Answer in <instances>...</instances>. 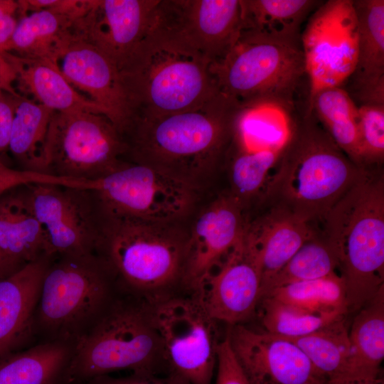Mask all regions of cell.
I'll list each match as a JSON object with an SVG mask.
<instances>
[{
    "label": "cell",
    "instance_id": "2",
    "mask_svg": "<svg viewBox=\"0 0 384 384\" xmlns=\"http://www.w3.org/2000/svg\"><path fill=\"white\" fill-rule=\"evenodd\" d=\"M265 199L309 223L326 215L361 176L366 168L354 164L336 144L306 107L296 119Z\"/></svg>",
    "mask_w": 384,
    "mask_h": 384
},
{
    "label": "cell",
    "instance_id": "7",
    "mask_svg": "<svg viewBox=\"0 0 384 384\" xmlns=\"http://www.w3.org/2000/svg\"><path fill=\"white\" fill-rule=\"evenodd\" d=\"M122 370L135 375L171 373L156 326L154 306L120 289L105 314L78 343L68 368V384Z\"/></svg>",
    "mask_w": 384,
    "mask_h": 384
},
{
    "label": "cell",
    "instance_id": "31",
    "mask_svg": "<svg viewBox=\"0 0 384 384\" xmlns=\"http://www.w3.org/2000/svg\"><path fill=\"white\" fill-rule=\"evenodd\" d=\"M287 339L305 354L324 380L348 376L351 348L346 316L307 335Z\"/></svg>",
    "mask_w": 384,
    "mask_h": 384
},
{
    "label": "cell",
    "instance_id": "27",
    "mask_svg": "<svg viewBox=\"0 0 384 384\" xmlns=\"http://www.w3.org/2000/svg\"><path fill=\"white\" fill-rule=\"evenodd\" d=\"M348 336L351 363L348 376L380 380L384 359V287L356 314Z\"/></svg>",
    "mask_w": 384,
    "mask_h": 384
},
{
    "label": "cell",
    "instance_id": "22",
    "mask_svg": "<svg viewBox=\"0 0 384 384\" xmlns=\"http://www.w3.org/2000/svg\"><path fill=\"white\" fill-rule=\"evenodd\" d=\"M311 225L279 206H273L260 218L247 223L245 233L258 259L262 287L316 235Z\"/></svg>",
    "mask_w": 384,
    "mask_h": 384
},
{
    "label": "cell",
    "instance_id": "12",
    "mask_svg": "<svg viewBox=\"0 0 384 384\" xmlns=\"http://www.w3.org/2000/svg\"><path fill=\"white\" fill-rule=\"evenodd\" d=\"M242 30L241 0H159L150 28L210 65L225 56Z\"/></svg>",
    "mask_w": 384,
    "mask_h": 384
},
{
    "label": "cell",
    "instance_id": "28",
    "mask_svg": "<svg viewBox=\"0 0 384 384\" xmlns=\"http://www.w3.org/2000/svg\"><path fill=\"white\" fill-rule=\"evenodd\" d=\"M74 19L50 9L21 16L5 53L24 58L47 59L56 56L71 33Z\"/></svg>",
    "mask_w": 384,
    "mask_h": 384
},
{
    "label": "cell",
    "instance_id": "29",
    "mask_svg": "<svg viewBox=\"0 0 384 384\" xmlns=\"http://www.w3.org/2000/svg\"><path fill=\"white\" fill-rule=\"evenodd\" d=\"M317 120L341 150L363 167L358 135V107L342 87L322 90L308 100Z\"/></svg>",
    "mask_w": 384,
    "mask_h": 384
},
{
    "label": "cell",
    "instance_id": "45",
    "mask_svg": "<svg viewBox=\"0 0 384 384\" xmlns=\"http://www.w3.org/2000/svg\"><path fill=\"white\" fill-rule=\"evenodd\" d=\"M18 13V1L0 0V18L7 15H16Z\"/></svg>",
    "mask_w": 384,
    "mask_h": 384
},
{
    "label": "cell",
    "instance_id": "24",
    "mask_svg": "<svg viewBox=\"0 0 384 384\" xmlns=\"http://www.w3.org/2000/svg\"><path fill=\"white\" fill-rule=\"evenodd\" d=\"M11 63L18 88L53 112L86 111L105 116L104 110L77 91L58 66L47 59L4 53Z\"/></svg>",
    "mask_w": 384,
    "mask_h": 384
},
{
    "label": "cell",
    "instance_id": "4",
    "mask_svg": "<svg viewBox=\"0 0 384 384\" xmlns=\"http://www.w3.org/2000/svg\"><path fill=\"white\" fill-rule=\"evenodd\" d=\"M117 69L129 120L194 109L219 92L209 62L150 31Z\"/></svg>",
    "mask_w": 384,
    "mask_h": 384
},
{
    "label": "cell",
    "instance_id": "3",
    "mask_svg": "<svg viewBox=\"0 0 384 384\" xmlns=\"http://www.w3.org/2000/svg\"><path fill=\"white\" fill-rule=\"evenodd\" d=\"M95 254L119 289L154 306L186 292L187 232L176 223L103 218Z\"/></svg>",
    "mask_w": 384,
    "mask_h": 384
},
{
    "label": "cell",
    "instance_id": "36",
    "mask_svg": "<svg viewBox=\"0 0 384 384\" xmlns=\"http://www.w3.org/2000/svg\"><path fill=\"white\" fill-rule=\"evenodd\" d=\"M257 312L264 331L286 338L307 335L346 315L315 313L271 297L260 299Z\"/></svg>",
    "mask_w": 384,
    "mask_h": 384
},
{
    "label": "cell",
    "instance_id": "18",
    "mask_svg": "<svg viewBox=\"0 0 384 384\" xmlns=\"http://www.w3.org/2000/svg\"><path fill=\"white\" fill-rule=\"evenodd\" d=\"M244 209L228 192L207 205L195 219L186 239L184 283L196 289L242 238Z\"/></svg>",
    "mask_w": 384,
    "mask_h": 384
},
{
    "label": "cell",
    "instance_id": "32",
    "mask_svg": "<svg viewBox=\"0 0 384 384\" xmlns=\"http://www.w3.org/2000/svg\"><path fill=\"white\" fill-rule=\"evenodd\" d=\"M242 29L282 38H299V28L318 4L312 0H241Z\"/></svg>",
    "mask_w": 384,
    "mask_h": 384
},
{
    "label": "cell",
    "instance_id": "6",
    "mask_svg": "<svg viewBox=\"0 0 384 384\" xmlns=\"http://www.w3.org/2000/svg\"><path fill=\"white\" fill-rule=\"evenodd\" d=\"M119 292L114 276L95 253L53 258L34 312L35 344L65 341L78 345Z\"/></svg>",
    "mask_w": 384,
    "mask_h": 384
},
{
    "label": "cell",
    "instance_id": "40",
    "mask_svg": "<svg viewBox=\"0 0 384 384\" xmlns=\"http://www.w3.org/2000/svg\"><path fill=\"white\" fill-rule=\"evenodd\" d=\"M73 384H191L183 378L174 373L135 375L114 378L107 375L94 377Z\"/></svg>",
    "mask_w": 384,
    "mask_h": 384
},
{
    "label": "cell",
    "instance_id": "44",
    "mask_svg": "<svg viewBox=\"0 0 384 384\" xmlns=\"http://www.w3.org/2000/svg\"><path fill=\"white\" fill-rule=\"evenodd\" d=\"M321 384H382V380L368 381L354 377L343 376L324 380Z\"/></svg>",
    "mask_w": 384,
    "mask_h": 384
},
{
    "label": "cell",
    "instance_id": "1",
    "mask_svg": "<svg viewBox=\"0 0 384 384\" xmlns=\"http://www.w3.org/2000/svg\"><path fill=\"white\" fill-rule=\"evenodd\" d=\"M242 107L219 92L194 109L131 118L122 132L124 156L198 187L226 159Z\"/></svg>",
    "mask_w": 384,
    "mask_h": 384
},
{
    "label": "cell",
    "instance_id": "15",
    "mask_svg": "<svg viewBox=\"0 0 384 384\" xmlns=\"http://www.w3.org/2000/svg\"><path fill=\"white\" fill-rule=\"evenodd\" d=\"M261 287L258 259L245 229L240 240L193 291L211 317L231 326L244 324L256 314Z\"/></svg>",
    "mask_w": 384,
    "mask_h": 384
},
{
    "label": "cell",
    "instance_id": "30",
    "mask_svg": "<svg viewBox=\"0 0 384 384\" xmlns=\"http://www.w3.org/2000/svg\"><path fill=\"white\" fill-rule=\"evenodd\" d=\"M53 112L33 100L17 96L9 150L23 169L46 174L44 149Z\"/></svg>",
    "mask_w": 384,
    "mask_h": 384
},
{
    "label": "cell",
    "instance_id": "34",
    "mask_svg": "<svg viewBox=\"0 0 384 384\" xmlns=\"http://www.w3.org/2000/svg\"><path fill=\"white\" fill-rule=\"evenodd\" d=\"M338 268L339 261L335 251L324 238L316 234L262 287L260 299L274 289L321 279L336 273Z\"/></svg>",
    "mask_w": 384,
    "mask_h": 384
},
{
    "label": "cell",
    "instance_id": "16",
    "mask_svg": "<svg viewBox=\"0 0 384 384\" xmlns=\"http://www.w3.org/2000/svg\"><path fill=\"white\" fill-rule=\"evenodd\" d=\"M231 348L250 384H321L305 354L289 340L245 324L226 326Z\"/></svg>",
    "mask_w": 384,
    "mask_h": 384
},
{
    "label": "cell",
    "instance_id": "19",
    "mask_svg": "<svg viewBox=\"0 0 384 384\" xmlns=\"http://www.w3.org/2000/svg\"><path fill=\"white\" fill-rule=\"evenodd\" d=\"M55 64L77 91L104 110L121 134L129 113L118 69L110 59L71 31Z\"/></svg>",
    "mask_w": 384,
    "mask_h": 384
},
{
    "label": "cell",
    "instance_id": "25",
    "mask_svg": "<svg viewBox=\"0 0 384 384\" xmlns=\"http://www.w3.org/2000/svg\"><path fill=\"white\" fill-rule=\"evenodd\" d=\"M295 111L274 100L242 105L236 119L232 146L247 151L282 153L292 136Z\"/></svg>",
    "mask_w": 384,
    "mask_h": 384
},
{
    "label": "cell",
    "instance_id": "42",
    "mask_svg": "<svg viewBox=\"0 0 384 384\" xmlns=\"http://www.w3.org/2000/svg\"><path fill=\"white\" fill-rule=\"evenodd\" d=\"M16 80L15 70L4 53H0V94L6 92L18 93L13 87Z\"/></svg>",
    "mask_w": 384,
    "mask_h": 384
},
{
    "label": "cell",
    "instance_id": "43",
    "mask_svg": "<svg viewBox=\"0 0 384 384\" xmlns=\"http://www.w3.org/2000/svg\"><path fill=\"white\" fill-rule=\"evenodd\" d=\"M15 15L0 18V53H5L18 23Z\"/></svg>",
    "mask_w": 384,
    "mask_h": 384
},
{
    "label": "cell",
    "instance_id": "37",
    "mask_svg": "<svg viewBox=\"0 0 384 384\" xmlns=\"http://www.w3.org/2000/svg\"><path fill=\"white\" fill-rule=\"evenodd\" d=\"M358 135L363 165L384 159V105L358 106Z\"/></svg>",
    "mask_w": 384,
    "mask_h": 384
},
{
    "label": "cell",
    "instance_id": "39",
    "mask_svg": "<svg viewBox=\"0 0 384 384\" xmlns=\"http://www.w3.org/2000/svg\"><path fill=\"white\" fill-rule=\"evenodd\" d=\"M215 381L212 384H250L226 335L218 349Z\"/></svg>",
    "mask_w": 384,
    "mask_h": 384
},
{
    "label": "cell",
    "instance_id": "8",
    "mask_svg": "<svg viewBox=\"0 0 384 384\" xmlns=\"http://www.w3.org/2000/svg\"><path fill=\"white\" fill-rule=\"evenodd\" d=\"M210 73L218 91L242 105L274 100L295 109L294 95L306 75L300 37L242 29Z\"/></svg>",
    "mask_w": 384,
    "mask_h": 384
},
{
    "label": "cell",
    "instance_id": "33",
    "mask_svg": "<svg viewBox=\"0 0 384 384\" xmlns=\"http://www.w3.org/2000/svg\"><path fill=\"white\" fill-rule=\"evenodd\" d=\"M282 153L247 151L231 146L227 154L230 190L228 192L243 208L265 198L271 179L270 174Z\"/></svg>",
    "mask_w": 384,
    "mask_h": 384
},
{
    "label": "cell",
    "instance_id": "13",
    "mask_svg": "<svg viewBox=\"0 0 384 384\" xmlns=\"http://www.w3.org/2000/svg\"><path fill=\"white\" fill-rule=\"evenodd\" d=\"M300 41L309 98L341 87L353 73L358 56V23L353 0H329L310 16Z\"/></svg>",
    "mask_w": 384,
    "mask_h": 384
},
{
    "label": "cell",
    "instance_id": "41",
    "mask_svg": "<svg viewBox=\"0 0 384 384\" xmlns=\"http://www.w3.org/2000/svg\"><path fill=\"white\" fill-rule=\"evenodd\" d=\"M18 95L19 93L12 94L6 92L0 94V156L9 150Z\"/></svg>",
    "mask_w": 384,
    "mask_h": 384
},
{
    "label": "cell",
    "instance_id": "21",
    "mask_svg": "<svg viewBox=\"0 0 384 384\" xmlns=\"http://www.w3.org/2000/svg\"><path fill=\"white\" fill-rule=\"evenodd\" d=\"M358 23V50L344 89L358 106L384 105V1L353 0ZM344 83V84H345Z\"/></svg>",
    "mask_w": 384,
    "mask_h": 384
},
{
    "label": "cell",
    "instance_id": "17",
    "mask_svg": "<svg viewBox=\"0 0 384 384\" xmlns=\"http://www.w3.org/2000/svg\"><path fill=\"white\" fill-rule=\"evenodd\" d=\"M159 0H90L73 20V33L118 67L149 33Z\"/></svg>",
    "mask_w": 384,
    "mask_h": 384
},
{
    "label": "cell",
    "instance_id": "23",
    "mask_svg": "<svg viewBox=\"0 0 384 384\" xmlns=\"http://www.w3.org/2000/svg\"><path fill=\"white\" fill-rule=\"evenodd\" d=\"M14 191L0 196V279L48 257L41 225L21 191Z\"/></svg>",
    "mask_w": 384,
    "mask_h": 384
},
{
    "label": "cell",
    "instance_id": "5",
    "mask_svg": "<svg viewBox=\"0 0 384 384\" xmlns=\"http://www.w3.org/2000/svg\"><path fill=\"white\" fill-rule=\"evenodd\" d=\"M324 222L345 282L348 313L358 311L384 287L383 176L366 169Z\"/></svg>",
    "mask_w": 384,
    "mask_h": 384
},
{
    "label": "cell",
    "instance_id": "35",
    "mask_svg": "<svg viewBox=\"0 0 384 384\" xmlns=\"http://www.w3.org/2000/svg\"><path fill=\"white\" fill-rule=\"evenodd\" d=\"M265 297L315 313L348 314L345 282L337 272L321 279L278 287Z\"/></svg>",
    "mask_w": 384,
    "mask_h": 384
},
{
    "label": "cell",
    "instance_id": "38",
    "mask_svg": "<svg viewBox=\"0 0 384 384\" xmlns=\"http://www.w3.org/2000/svg\"><path fill=\"white\" fill-rule=\"evenodd\" d=\"M33 183H48L65 187L80 188V180L8 166L0 158V196L20 187Z\"/></svg>",
    "mask_w": 384,
    "mask_h": 384
},
{
    "label": "cell",
    "instance_id": "9",
    "mask_svg": "<svg viewBox=\"0 0 384 384\" xmlns=\"http://www.w3.org/2000/svg\"><path fill=\"white\" fill-rule=\"evenodd\" d=\"M198 188L152 166L122 160L92 181L90 191L103 218L176 223L191 210Z\"/></svg>",
    "mask_w": 384,
    "mask_h": 384
},
{
    "label": "cell",
    "instance_id": "10",
    "mask_svg": "<svg viewBox=\"0 0 384 384\" xmlns=\"http://www.w3.org/2000/svg\"><path fill=\"white\" fill-rule=\"evenodd\" d=\"M125 152L122 134L104 114L54 112L44 149V171L63 178L95 181L112 171Z\"/></svg>",
    "mask_w": 384,
    "mask_h": 384
},
{
    "label": "cell",
    "instance_id": "11",
    "mask_svg": "<svg viewBox=\"0 0 384 384\" xmlns=\"http://www.w3.org/2000/svg\"><path fill=\"white\" fill-rule=\"evenodd\" d=\"M154 317L167 366L191 384H212L223 324L206 310L196 291H186L154 306Z\"/></svg>",
    "mask_w": 384,
    "mask_h": 384
},
{
    "label": "cell",
    "instance_id": "26",
    "mask_svg": "<svg viewBox=\"0 0 384 384\" xmlns=\"http://www.w3.org/2000/svg\"><path fill=\"white\" fill-rule=\"evenodd\" d=\"M76 344L38 343L0 360V384H68Z\"/></svg>",
    "mask_w": 384,
    "mask_h": 384
},
{
    "label": "cell",
    "instance_id": "20",
    "mask_svg": "<svg viewBox=\"0 0 384 384\" xmlns=\"http://www.w3.org/2000/svg\"><path fill=\"white\" fill-rule=\"evenodd\" d=\"M51 260L43 257L0 279V360L35 344L33 316Z\"/></svg>",
    "mask_w": 384,
    "mask_h": 384
},
{
    "label": "cell",
    "instance_id": "14",
    "mask_svg": "<svg viewBox=\"0 0 384 384\" xmlns=\"http://www.w3.org/2000/svg\"><path fill=\"white\" fill-rule=\"evenodd\" d=\"M24 187L23 196L44 230L48 257L95 253L100 222L90 190L48 183Z\"/></svg>",
    "mask_w": 384,
    "mask_h": 384
}]
</instances>
